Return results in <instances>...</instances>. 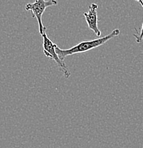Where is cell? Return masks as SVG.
<instances>
[{
  "instance_id": "6da1fadb",
  "label": "cell",
  "mask_w": 143,
  "mask_h": 148,
  "mask_svg": "<svg viewBox=\"0 0 143 148\" xmlns=\"http://www.w3.org/2000/svg\"><path fill=\"white\" fill-rule=\"evenodd\" d=\"M120 34V31L119 29H115L109 34L105 36L100 37L94 40H90V41H84L79 43L77 45L73 46L68 49H61L58 46H56V51L57 52L58 56L62 60H64L68 56H73L75 54H79V53H86L90 51L93 50L99 46L103 45L106 42L111 40L115 37L118 36Z\"/></svg>"
},
{
  "instance_id": "7a4b0ae2",
  "label": "cell",
  "mask_w": 143,
  "mask_h": 148,
  "mask_svg": "<svg viewBox=\"0 0 143 148\" xmlns=\"http://www.w3.org/2000/svg\"><path fill=\"white\" fill-rule=\"evenodd\" d=\"M41 36H42V46L44 55L47 58L53 60L56 62V64H57L59 70L64 74V77L66 78H68L70 76V72L67 68L65 62H64V60H62L58 56L57 52L56 51V48L57 45L54 44L48 37L46 31H44Z\"/></svg>"
},
{
  "instance_id": "3957f363",
  "label": "cell",
  "mask_w": 143,
  "mask_h": 148,
  "mask_svg": "<svg viewBox=\"0 0 143 148\" xmlns=\"http://www.w3.org/2000/svg\"><path fill=\"white\" fill-rule=\"evenodd\" d=\"M58 2L56 0H35L34 2L28 3L25 6V9L31 12L32 16L36 18L38 24V32L41 35L44 33V31H47V28L43 24L42 17L44 12L48 7L57 5Z\"/></svg>"
},
{
  "instance_id": "277c9868",
  "label": "cell",
  "mask_w": 143,
  "mask_h": 148,
  "mask_svg": "<svg viewBox=\"0 0 143 148\" xmlns=\"http://www.w3.org/2000/svg\"><path fill=\"white\" fill-rule=\"evenodd\" d=\"M98 7V5L93 3L89 7L88 12H84L83 15L85 16L88 29L93 31L97 36L101 37L102 33H101V30L98 27V21H99V20H98V13H97Z\"/></svg>"
},
{
  "instance_id": "5b68a950",
  "label": "cell",
  "mask_w": 143,
  "mask_h": 148,
  "mask_svg": "<svg viewBox=\"0 0 143 148\" xmlns=\"http://www.w3.org/2000/svg\"><path fill=\"white\" fill-rule=\"evenodd\" d=\"M135 31H136V33L134 34L133 36L135 38L137 43H141L143 40V22L142 27L140 28V32L139 33L137 29H135Z\"/></svg>"
},
{
  "instance_id": "8992f818",
  "label": "cell",
  "mask_w": 143,
  "mask_h": 148,
  "mask_svg": "<svg viewBox=\"0 0 143 148\" xmlns=\"http://www.w3.org/2000/svg\"><path fill=\"white\" fill-rule=\"evenodd\" d=\"M135 1H138V3H140V5L143 7V0H135Z\"/></svg>"
}]
</instances>
